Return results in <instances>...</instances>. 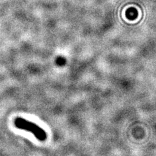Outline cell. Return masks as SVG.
Segmentation results:
<instances>
[{"label":"cell","mask_w":156,"mask_h":156,"mask_svg":"<svg viewBox=\"0 0 156 156\" xmlns=\"http://www.w3.org/2000/svg\"><path fill=\"white\" fill-rule=\"evenodd\" d=\"M128 12H129V14L127 13V16H128L129 19L133 20V19L136 18V16H137V12H136V11L135 9H131L129 10V11H128Z\"/></svg>","instance_id":"7a4b0ae2"},{"label":"cell","mask_w":156,"mask_h":156,"mask_svg":"<svg viewBox=\"0 0 156 156\" xmlns=\"http://www.w3.org/2000/svg\"><path fill=\"white\" fill-rule=\"evenodd\" d=\"M14 124L17 128L23 129L33 133L39 140L44 141L47 138V134L45 131L32 122L28 121L23 118H20V117H18L14 120Z\"/></svg>","instance_id":"6da1fadb"}]
</instances>
